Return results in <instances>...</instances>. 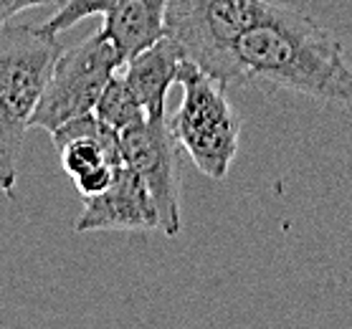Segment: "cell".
Instances as JSON below:
<instances>
[{
	"label": "cell",
	"instance_id": "cell-1",
	"mask_svg": "<svg viewBox=\"0 0 352 329\" xmlns=\"http://www.w3.org/2000/svg\"><path fill=\"white\" fill-rule=\"evenodd\" d=\"M236 87L294 91L352 112V61L307 10L266 0L236 46Z\"/></svg>",
	"mask_w": 352,
	"mask_h": 329
},
{
	"label": "cell",
	"instance_id": "cell-2",
	"mask_svg": "<svg viewBox=\"0 0 352 329\" xmlns=\"http://www.w3.org/2000/svg\"><path fill=\"white\" fill-rule=\"evenodd\" d=\"M61 49L58 36L43 33L41 25L0 23V193H16L33 109Z\"/></svg>",
	"mask_w": 352,
	"mask_h": 329
},
{
	"label": "cell",
	"instance_id": "cell-3",
	"mask_svg": "<svg viewBox=\"0 0 352 329\" xmlns=\"http://www.w3.org/2000/svg\"><path fill=\"white\" fill-rule=\"evenodd\" d=\"M175 84L183 87L177 112L165 117L168 129L195 168L210 180H223L239 155L241 117L226 94L223 81L185 58Z\"/></svg>",
	"mask_w": 352,
	"mask_h": 329
},
{
	"label": "cell",
	"instance_id": "cell-4",
	"mask_svg": "<svg viewBox=\"0 0 352 329\" xmlns=\"http://www.w3.org/2000/svg\"><path fill=\"white\" fill-rule=\"evenodd\" d=\"M264 5L266 0H168L165 36L183 58L226 87H236V46Z\"/></svg>",
	"mask_w": 352,
	"mask_h": 329
},
{
	"label": "cell",
	"instance_id": "cell-5",
	"mask_svg": "<svg viewBox=\"0 0 352 329\" xmlns=\"http://www.w3.org/2000/svg\"><path fill=\"white\" fill-rule=\"evenodd\" d=\"M117 69H122V58L102 31L87 36L72 49H61L33 109L31 127L46 129L51 135L74 117L94 112L107 81Z\"/></svg>",
	"mask_w": 352,
	"mask_h": 329
},
{
	"label": "cell",
	"instance_id": "cell-6",
	"mask_svg": "<svg viewBox=\"0 0 352 329\" xmlns=\"http://www.w3.org/2000/svg\"><path fill=\"white\" fill-rule=\"evenodd\" d=\"M124 165L135 170L157 210V231L168 238L180 233V145L162 120H144L120 132Z\"/></svg>",
	"mask_w": 352,
	"mask_h": 329
},
{
	"label": "cell",
	"instance_id": "cell-7",
	"mask_svg": "<svg viewBox=\"0 0 352 329\" xmlns=\"http://www.w3.org/2000/svg\"><path fill=\"white\" fill-rule=\"evenodd\" d=\"M51 142L61 157V168L72 177L81 198L102 193L112 183L122 162L120 132L99 120L94 112L74 117L51 132Z\"/></svg>",
	"mask_w": 352,
	"mask_h": 329
},
{
	"label": "cell",
	"instance_id": "cell-8",
	"mask_svg": "<svg viewBox=\"0 0 352 329\" xmlns=\"http://www.w3.org/2000/svg\"><path fill=\"white\" fill-rule=\"evenodd\" d=\"M74 231H157V210L135 170L122 162L102 193L84 198Z\"/></svg>",
	"mask_w": 352,
	"mask_h": 329
},
{
	"label": "cell",
	"instance_id": "cell-9",
	"mask_svg": "<svg viewBox=\"0 0 352 329\" xmlns=\"http://www.w3.org/2000/svg\"><path fill=\"white\" fill-rule=\"evenodd\" d=\"M185 58L180 54L175 43L162 36L160 41H155L153 46L142 49L132 58L124 61V81L127 87L135 91V97L140 99V104L144 106V112L150 120H162L165 117V104H168V91L175 84L180 64Z\"/></svg>",
	"mask_w": 352,
	"mask_h": 329
},
{
	"label": "cell",
	"instance_id": "cell-10",
	"mask_svg": "<svg viewBox=\"0 0 352 329\" xmlns=\"http://www.w3.org/2000/svg\"><path fill=\"white\" fill-rule=\"evenodd\" d=\"M168 0H120L102 23L104 36L122 64L165 36Z\"/></svg>",
	"mask_w": 352,
	"mask_h": 329
},
{
	"label": "cell",
	"instance_id": "cell-11",
	"mask_svg": "<svg viewBox=\"0 0 352 329\" xmlns=\"http://www.w3.org/2000/svg\"><path fill=\"white\" fill-rule=\"evenodd\" d=\"M94 114L104 124H109L114 132H124V129L137 127L144 120H150L144 106L140 104V99L135 97V91L127 87L120 69L112 73V79L107 81L104 91H102V97L94 106Z\"/></svg>",
	"mask_w": 352,
	"mask_h": 329
},
{
	"label": "cell",
	"instance_id": "cell-12",
	"mask_svg": "<svg viewBox=\"0 0 352 329\" xmlns=\"http://www.w3.org/2000/svg\"><path fill=\"white\" fill-rule=\"evenodd\" d=\"M120 0H66L64 5L48 18L46 23H41V31L48 36H61L64 31L84 21L89 16H107Z\"/></svg>",
	"mask_w": 352,
	"mask_h": 329
},
{
	"label": "cell",
	"instance_id": "cell-13",
	"mask_svg": "<svg viewBox=\"0 0 352 329\" xmlns=\"http://www.w3.org/2000/svg\"><path fill=\"white\" fill-rule=\"evenodd\" d=\"M58 0H0V23H8L10 18L23 13L28 8H38V5H51Z\"/></svg>",
	"mask_w": 352,
	"mask_h": 329
}]
</instances>
